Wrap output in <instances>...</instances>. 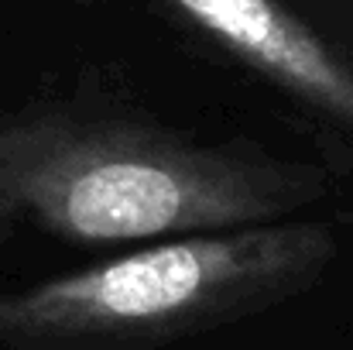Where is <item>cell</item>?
<instances>
[{"label": "cell", "mask_w": 353, "mask_h": 350, "mask_svg": "<svg viewBox=\"0 0 353 350\" xmlns=\"http://www.w3.org/2000/svg\"><path fill=\"white\" fill-rule=\"evenodd\" d=\"M326 179L250 141L38 104L0 114V224L69 244H148L299 217Z\"/></svg>", "instance_id": "cell-1"}, {"label": "cell", "mask_w": 353, "mask_h": 350, "mask_svg": "<svg viewBox=\"0 0 353 350\" xmlns=\"http://www.w3.org/2000/svg\"><path fill=\"white\" fill-rule=\"evenodd\" d=\"M340 244L326 220L148 240L0 295V350H158L312 289Z\"/></svg>", "instance_id": "cell-2"}, {"label": "cell", "mask_w": 353, "mask_h": 350, "mask_svg": "<svg viewBox=\"0 0 353 350\" xmlns=\"http://www.w3.org/2000/svg\"><path fill=\"white\" fill-rule=\"evenodd\" d=\"M312 114L353 130V48L302 0H161Z\"/></svg>", "instance_id": "cell-3"}]
</instances>
